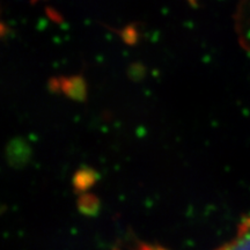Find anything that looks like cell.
I'll use <instances>...</instances> for the list:
<instances>
[{"label":"cell","instance_id":"6da1fadb","mask_svg":"<svg viewBox=\"0 0 250 250\" xmlns=\"http://www.w3.org/2000/svg\"><path fill=\"white\" fill-rule=\"evenodd\" d=\"M55 83H52L50 81V86L54 85L56 87V90H61L67 98L79 102L86 100L87 85L83 77L74 76L68 78H59V79H55Z\"/></svg>","mask_w":250,"mask_h":250},{"label":"cell","instance_id":"277c9868","mask_svg":"<svg viewBox=\"0 0 250 250\" xmlns=\"http://www.w3.org/2000/svg\"><path fill=\"white\" fill-rule=\"evenodd\" d=\"M122 35H123V40L127 44H134L138 40V31L136 28L133 27H126L122 31Z\"/></svg>","mask_w":250,"mask_h":250},{"label":"cell","instance_id":"7a4b0ae2","mask_svg":"<svg viewBox=\"0 0 250 250\" xmlns=\"http://www.w3.org/2000/svg\"><path fill=\"white\" fill-rule=\"evenodd\" d=\"M218 250H250V217L243 219L232 240Z\"/></svg>","mask_w":250,"mask_h":250},{"label":"cell","instance_id":"3957f363","mask_svg":"<svg viewBox=\"0 0 250 250\" xmlns=\"http://www.w3.org/2000/svg\"><path fill=\"white\" fill-rule=\"evenodd\" d=\"M129 77L134 81L142 80L145 77V67L142 64H132L129 67Z\"/></svg>","mask_w":250,"mask_h":250}]
</instances>
